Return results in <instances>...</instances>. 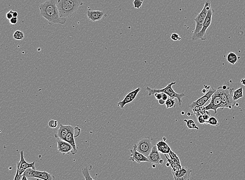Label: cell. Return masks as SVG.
<instances>
[{
  "label": "cell",
  "mask_w": 245,
  "mask_h": 180,
  "mask_svg": "<svg viewBox=\"0 0 245 180\" xmlns=\"http://www.w3.org/2000/svg\"><path fill=\"white\" fill-rule=\"evenodd\" d=\"M187 115L188 116H189V117H190V116H191L192 115V114H191V112H187Z\"/></svg>",
  "instance_id": "cell-44"
},
{
  "label": "cell",
  "mask_w": 245,
  "mask_h": 180,
  "mask_svg": "<svg viewBox=\"0 0 245 180\" xmlns=\"http://www.w3.org/2000/svg\"><path fill=\"white\" fill-rule=\"evenodd\" d=\"M211 8V3L206 2L204 5L203 9L202 10L198 15H197L196 18L194 19V21L196 22V27L193 31V36H195L196 34L198 33L199 32L201 31L208 10H210Z\"/></svg>",
  "instance_id": "cell-5"
},
{
  "label": "cell",
  "mask_w": 245,
  "mask_h": 180,
  "mask_svg": "<svg viewBox=\"0 0 245 180\" xmlns=\"http://www.w3.org/2000/svg\"><path fill=\"white\" fill-rule=\"evenodd\" d=\"M10 21V23L11 24L13 25H15V24H17L18 22V18L17 17H13L12 19L9 20Z\"/></svg>",
  "instance_id": "cell-33"
},
{
  "label": "cell",
  "mask_w": 245,
  "mask_h": 180,
  "mask_svg": "<svg viewBox=\"0 0 245 180\" xmlns=\"http://www.w3.org/2000/svg\"><path fill=\"white\" fill-rule=\"evenodd\" d=\"M144 0H134L133 5L134 8L137 9H140L142 7Z\"/></svg>",
  "instance_id": "cell-28"
},
{
  "label": "cell",
  "mask_w": 245,
  "mask_h": 180,
  "mask_svg": "<svg viewBox=\"0 0 245 180\" xmlns=\"http://www.w3.org/2000/svg\"><path fill=\"white\" fill-rule=\"evenodd\" d=\"M131 155L129 160L132 161H135L138 163L142 162H148L150 163L147 157L144 156L143 154L139 152L137 149V144H134L133 148L130 150Z\"/></svg>",
  "instance_id": "cell-13"
},
{
  "label": "cell",
  "mask_w": 245,
  "mask_h": 180,
  "mask_svg": "<svg viewBox=\"0 0 245 180\" xmlns=\"http://www.w3.org/2000/svg\"><path fill=\"white\" fill-rule=\"evenodd\" d=\"M176 84V82H172L167 85L165 88L159 89H152L149 87H146V90L148 92V95L149 96L154 95L156 93H164L169 96V98H172L173 99L176 98L178 102V105L180 107H181L182 105V98L184 96H186V95L184 93L180 94V93L176 92L174 91V89H172V86Z\"/></svg>",
  "instance_id": "cell-3"
},
{
  "label": "cell",
  "mask_w": 245,
  "mask_h": 180,
  "mask_svg": "<svg viewBox=\"0 0 245 180\" xmlns=\"http://www.w3.org/2000/svg\"><path fill=\"white\" fill-rule=\"evenodd\" d=\"M57 6L62 18L71 17L83 5V0H58Z\"/></svg>",
  "instance_id": "cell-2"
},
{
  "label": "cell",
  "mask_w": 245,
  "mask_h": 180,
  "mask_svg": "<svg viewBox=\"0 0 245 180\" xmlns=\"http://www.w3.org/2000/svg\"><path fill=\"white\" fill-rule=\"evenodd\" d=\"M58 0H47L39 6L40 15L47 20L49 24H65L66 19L62 18L57 6Z\"/></svg>",
  "instance_id": "cell-1"
},
{
  "label": "cell",
  "mask_w": 245,
  "mask_h": 180,
  "mask_svg": "<svg viewBox=\"0 0 245 180\" xmlns=\"http://www.w3.org/2000/svg\"><path fill=\"white\" fill-rule=\"evenodd\" d=\"M170 38L172 41H180L181 39H182V38L180 37L179 34L176 33H172L170 36Z\"/></svg>",
  "instance_id": "cell-30"
},
{
  "label": "cell",
  "mask_w": 245,
  "mask_h": 180,
  "mask_svg": "<svg viewBox=\"0 0 245 180\" xmlns=\"http://www.w3.org/2000/svg\"><path fill=\"white\" fill-rule=\"evenodd\" d=\"M58 121L56 120H50L48 122V126L51 128H56L58 126Z\"/></svg>",
  "instance_id": "cell-29"
},
{
  "label": "cell",
  "mask_w": 245,
  "mask_h": 180,
  "mask_svg": "<svg viewBox=\"0 0 245 180\" xmlns=\"http://www.w3.org/2000/svg\"><path fill=\"white\" fill-rule=\"evenodd\" d=\"M24 175L28 179H39L42 180H54V177L46 171H39L32 168H28L25 171Z\"/></svg>",
  "instance_id": "cell-8"
},
{
  "label": "cell",
  "mask_w": 245,
  "mask_h": 180,
  "mask_svg": "<svg viewBox=\"0 0 245 180\" xmlns=\"http://www.w3.org/2000/svg\"><path fill=\"white\" fill-rule=\"evenodd\" d=\"M213 13V10L212 9V8H211L210 10H208L201 31L199 32L198 33L196 34L195 36H192V40L193 41H196L198 40H201L202 41L206 40V32L209 27L211 26Z\"/></svg>",
  "instance_id": "cell-7"
},
{
  "label": "cell",
  "mask_w": 245,
  "mask_h": 180,
  "mask_svg": "<svg viewBox=\"0 0 245 180\" xmlns=\"http://www.w3.org/2000/svg\"><path fill=\"white\" fill-rule=\"evenodd\" d=\"M20 162L17 163V169L18 170L19 173L20 175H24L25 171L28 168H32L34 170H36L35 167V161L31 163H27L25 159L24 151H22L20 152Z\"/></svg>",
  "instance_id": "cell-11"
},
{
  "label": "cell",
  "mask_w": 245,
  "mask_h": 180,
  "mask_svg": "<svg viewBox=\"0 0 245 180\" xmlns=\"http://www.w3.org/2000/svg\"><path fill=\"white\" fill-rule=\"evenodd\" d=\"M156 145L159 153L165 155L170 153L172 151L169 145L165 141L159 142L156 144Z\"/></svg>",
  "instance_id": "cell-19"
},
{
  "label": "cell",
  "mask_w": 245,
  "mask_h": 180,
  "mask_svg": "<svg viewBox=\"0 0 245 180\" xmlns=\"http://www.w3.org/2000/svg\"><path fill=\"white\" fill-rule=\"evenodd\" d=\"M134 100V98H133L129 93L127 94L126 95L123 100L120 101L118 103L117 105H118V107H120L121 109H123L125 105L127 104H129V103L132 102Z\"/></svg>",
  "instance_id": "cell-20"
},
{
  "label": "cell",
  "mask_w": 245,
  "mask_h": 180,
  "mask_svg": "<svg viewBox=\"0 0 245 180\" xmlns=\"http://www.w3.org/2000/svg\"><path fill=\"white\" fill-rule=\"evenodd\" d=\"M74 128L75 127H73L72 129L70 130V131L69 132V133L67 134L65 139V141L68 142L72 146H73L74 149V155L77 153V149H76V145L75 141V132H74Z\"/></svg>",
  "instance_id": "cell-18"
},
{
  "label": "cell",
  "mask_w": 245,
  "mask_h": 180,
  "mask_svg": "<svg viewBox=\"0 0 245 180\" xmlns=\"http://www.w3.org/2000/svg\"><path fill=\"white\" fill-rule=\"evenodd\" d=\"M191 172V169L183 167L176 170L172 171V174L174 180H190Z\"/></svg>",
  "instance_id": "cell-10"
},
{
  "label": "cell",
  "mask_w": 245,
  "mask_h": 180,
  "mask_svg": "<svg viewBox=\"0 0 245 180\" xmlns=\"http://www.w3.org/2000/svg\"><path fill=\"white\" fill-rule=\"evenodd\" d=\"M18 13L17 12H16V11H14L13 13V17H18Z\"/></svg>",
  "instance_id": "cell-39"
},
{
  "label": "cell",
  "mask_w": 245,
  "mask_h": 180,
  "mask_svg": "<svg viewBox=\"0 0 245 180\" xmlns=\"http://www.w3.org/2000/svg\"><path fill=\"white\" fill-rule=\"evenodd\" d=\"M13 12H14V11H13L12 10H11L10 12H8L7 13V14H6V16L7 19L9 20H10L11 19H12L13 17Z\"/></svg>",
  "instance_id": "cell-34"
},
{
  "label": "cell",
  "mask_w": 245,
  "mask_h": 180,
  "mask_svg": "<svg viewBox=\"0 0 245 180\" xmlns=\"http://www.w3.org/2000/svg\"><path fill=\"white\" fill-rule=\"evenodd\" d=\"M215 89L211 88L210 90H208V92H207L206 93L204 94L202 97L199 98L196 101L192 103L191 104L189 105V108H191V110H192L194 107H196V106H203L204 105H205L206 103L211 99L212 96L213 94L215 92Z\"/></svg>",
  "instance_id": "cell-12"
},
{
  "label": "cell",
  "mask_w": 245,
  "mask_h": 180,
  "mask_svg": "<svg viewBox=\"0 0 245 180\" xmlns=\"http://www.w3.org/2000/svg\"><path fill=\"white\" fill-rule=\"evenodd\" d=\"M181 114H182V115H184L185 113H184V111H182V112H181Z\"/></svg>",
  "instance_id": "cell-46"
},
{
  "label": "cell",
  "mask_w": 245,
  "mask_h": 180,
  "mask_svg": "<svg viewBox=\"0 0 245 180\" xmlns=\"http://www.w3.org/2000/svg\"><path fill=\"white\" fill-rule=\"evenodd\" d=\"M176 100L172 98H168V100H167L165 102V105L166 106V108L167 109L168 108H172V107H175L176 106Z\"/></svg>",
  "instance_id": "cell-26"
},
{
  "label": "cell",
  "mask_w": 245,
  "mask_h": 180,
  "mask_svg": "<svg viewBox=\"0 0 245 180\" xmlns=\"http://www.w3.org/2000/svg\"><path fill=\"white\" fill-rule=\"evenodd\" d=\"M238 56L233 52H230L227 56V61L228 63L234 65L238 62Z\"/></svg>",
  "instance_id": "cell-21"
},
{
  "label": "cell",
  "mask_w": 245,
  "mask_h": 180,
  "mask_svg": "<svg viewBox=\"0 0 245 180\" xmlns=\"http://www.w3.org/2000/svg\"><path fill=\"white\" fill-rule=\"evenodd\" d=\"M233 88H230L228 83L222 85L221 110H224V108L232 110L234 108L236 104V102L233 100Z\"/></svg>",
  "instance_id": "cell-4"
},
{
  "label": "cell",
  "mask_w": 245,
  "mask_h": 180,
  "mask_svg": "<svg viewBox=\"0 0 245 180\" xmlns=\"http://www.w3.org/2000/svg\"><path fill=\"white\" fill-rule=\"evenodd\" d=\"M154 95L155 98H156V99L158 100L162 99V93H156Z\"/></svg>",
  "instance_id": "cell-35"
},
{
  "label": "cell",
  "mask_w": 245,
  "mask_h": 180,
  "mask_svg": "<svg viewBox=\"0 0 245 180\" xmlns=\"http://www.w3.org/2000/svg\"><path fill=\"white\" fill-rule=\"evenodd\" d=\"M244 94H243V88H239L237 89V90L234 91L233 92V100L234 101H236L237 100L240 99L241 98H243Z\"/></svg>",
  "instance_id": "cell-23"
},
{
  "label": "cell",
  "mask_w": 245,
  "mask_h": 180,
  "mask_svg": "<svg viewBox=\"0 0 245 180\" xmlns=\"http://www.w3.org/2000/svg\"><path fill=\"white\" fill-rule=\"evenodd\" d=\"M72 127L70 125H63V124H60V126L59 129L58 130V132L56 134V139H61L63 140H64L65 139L67 134L69 133V132L70 131V130L72 129Z\"/></svg>",
  "instance_id": "cell-17"
},
{
  "label": "cell",
  "mask_w": 245,
  "mask_h": 180,
  "mask_svg": "<svg viewBox=\"0 0 245 180\" xmlns=\"http://www.w3.org/2000/svg\"><path fill=\"white\" fill-rule=\"evenodd\" d=\"M202 93H203L204 94H206V93H207V90L205 88H204L203 89H202Z\"/></svg>",
  "instance_id": "cell-41"
},
{
  "label": "cell",
  "mask_w": 245,
  "mask_h": 180,
  "mask_svg": "<svg viewBox=\"0 0 245 180\" xmlns=\"http://www.w3.org/2000/svg\"><path fill=\"white\" fill-rule=\"evenodd\" d=\"M197 120L199 122L200 124H206V120L204 119L202 115H200L199 116L198 118H197Z\"/></svg>",
  "instance_id": "cell-31"
},
{
  "label": "cell",
  "mask_w": 245,
  "mask_h": 180,
  "mask_svg": "<svg viewBox=\"0 0 245 180\" xmlns=\"http://www.w3.org/2000/svg\"><path fill=\"white\" fill-rule=\"evenodd\" d=\"M202 116H203V117L204 119L206 120V121H208V120L209 119V118H210V114H209L208 112H206V114H204L203 115H202Z\"/></svg>",
  "instance_id": "cell-36"
},
{
  "label": "cell",
  "mask_w": 245,
  "mask_h": 180,
  "mask_svg": "<svg viewBox=\"0 0 245 180\" xmlns=\"http://www.w3.org/2000/svg\"><path fill=\"white\" fill-rule=\"evenodd\" d=\"M105 15L104 13L101 10H95L89 8L87 12V16L88 19L93 22L101 20Z\"/></svg>",
  "instance_id": "cell-16"
},
{
  "label": "cell",
  "mask_w": 245,
  "mask_h": 180,
  "mask_svg": "<svg viewBox=\"0 0 245 180\" xmlns=\"http://www.w3.org/2000/svg\"><path fill=\"white\" fill-rule=\"evenodd\" d=\"M57 145L58 151L59 153L63 154L72 153V155H74L73 146L65 140L57 138Z\"/></svg>",
  "instance_id": "cell-14"
},
{
  "label": "cell",
  "mask_w": 245,
  "mask_h": 180,
  "mask_svg": "<svg viewBox=\"0 0 245 180\" xmlns=\"http://www.w3.org/2000/svg\"><path fill=\"white\" fill-rule=\"evenodd\" d=\"M162 99L163 100H164L166 102L167 100H168V96L166 94H165L164 93H162Z\"/></svg>",
  "instance_id": "cell-37"
},
{
  "label": "cell",
  "mask_w": 245,
  "mask_h": 180,
  "mask_svg": "<svg viewBox=\"0 0 245 180\" xmlns=\"http://www.w3.org/2000/svg\"><path fill=\"white\" fill-rule=\"evenodd\" d=\"M147 158L149 160L150 163L159 165V161L162 159L160 153L158 151L156 145H154L152 148V151L150 153Z\"/></svg>",
  "instance_id": "cell-15"
},
{
  "label": "cell",
  "mask_w": 245,
  "mask_h": 180,
  "mask_svg": "<svg viewBox=\"0 0 245 180\" xmlns=\"http://www.w3.org/2000/svg\"><path fill=\"white\" fill-rule=\"evenodd\" d=\"M152 140L147 137L141 139L137 144V149L146 157H148L152 151Z\"/></svg>",
  "instance_id": "cell-9"
},
{
  "label": "cell",
  "mask_w": 245,
  "mask_h": 180,
  "mask_svg": "<svg viewBox=\"0 0 245 180\" xmlns=\"http://www.w3.org/2000/svg\"><path fill=\"white\" fill-rule=\"evenodd\" d=\"M92 169V167L91 168H89L88 166H86L85 167L82 168V172L83 175V177L85 178V180H96L94 179L93 178L91 177V174L89 172V171Z\"/></svg>",
  "instance_id": "cell-22"
},
{
  "label": "cell",
  "mask_w": 245,
  "mask_h": 180,
  "mask_svg": "<svg viewBox=\"0 0 245 180\" xmlns=\"http://www.w3.org/2000/svg\"><path fill=\"white\" fill-rule=\"evenodd\" d=\"M204 88L206 90H210L211 89V87L210 85H204Z\"/></svg>",
  "instance_id": "cell-40"
},
{
  "label": "cell",
  "mask_w": 245,
  "mask_h": 180,
  "mask_svg": "<svg viewBox=\"0 0 245 180\" xmlns=\"http://www.w3.org/2000/svg\"><path fill=\"white\" fill-rule=\"evenodd\" d=\"M241 83L243 85H245V79H243L241 80Z\"/></svg>",
  "instance_id": "cell-42"
},
{
  "label": "cell",
  "mask_w": 245,
  "mask_h": 180,
  "mask_svg": "<svg viewBox=\"0 0 245 180\" xmlns=\"http://www.w3.org/2000/svg\"><path fill=\"white\" fill-rule=\"evenodd\" d=\"M206 124H210L211 126L218 127L219 126V123H218V120L215 117H211L208 121H206Z\"/></svg>",
  "instance_id": "cell-27"
},
{
  "label": "cell",
  "mask_w": 245,
  "mask_h": 180,
  "mask_svg": "<svg viewBox=\"0 0 245 180\" xmlns=\"http://www.w3.org/2000/svg\"><path fill=\"white\" fill-rule=\"evenodd\" d=\"M184 121L186 122V126L189 129L199 130V127L196 126L195 122L192 119H184Z\"/></svg>",
  "instance_id": "cell-24"
},
{
  "label": "cell",
  "mask_w": 245,
  "mask_h": 180,
  "mask_svg": "<svg viewBox=\"0 0 245 180\" xmlns=\"http://www.w3.org/2000/svg\"><path fill=\"white\" fill-rule=\"evenodd\" d=\"M158 103H159L160 105H164V104H165V101L164 100H163V99H161V100H158Z\"/></svg>",
  "instance_id": "cell-38"
},
{
  "label": "cell",
  "mask_w": 245,
  "mask_h": 180,
  "mask_svg": "<svg viewBox=\"0 0 245 180\" xmlns=\"http://www.w3.org/2000/svg\"><path fill=\"white\" fill-rule=\"evenodd\" d=\"M28 180V179L25 176V175H23V177L22 179V180Z\"/></svg>",
  "instance_id": "cell-43"
},
{
  "label": "cell",
  "mask_w": 245,
  "mask_h": 180,
  "mask_svg": "<svg viewBox=\"0 0 245 180\" xmlns=\"http://www.w3.org/2000/svg\"><path fill=\"white\" fill-rule=\"evenodd\" d=\"M13 38L16 40H23L24 39V33L20 30H17L13 34Z\"/></svg>",
  "instance_id": "cell-25"
},
{
  "label": "cell",
  "mask_w": 245,
  "mask_h": 180,
  "mask_svg": "<svg viewBox=\"0 0 245 180\" xmlns=\"http://www.w3.org/2000/svg\"><path fill=\"white\" fill-rule=\"evenodd\" d=\"M163 163H164V161H163V160L162 159L160 160V161H159V164H163Z\"/></svg>",
  "instance_id": "cell-45"
},
{
  "label": "cell",
  "mask_w": 245,
  "mask_h": 180,
  "mask_svg": "<svg viewBox=\"0 0 245 180\" xmlns=\"http://www.w3.org/2000/svg\"><path fill=\"white\" fill-rule=\"evenodd\" d=\"M23 177V176H22V175H20L18 170L17 169V171H16V174H15L14 180H22V179Z\"/></svg>",
  "instance_id": "cell-32"
},
{
  "label": "cell",
  "mask_w": 245,
  "mask_h": 180,
  "mask_svg": "<svg viewBox=\"0 0 245 180\" xmlns=\"http://www.w3.org/2000/svg\"><path fill=\"white\" fill-rule=\"evenodd\" d=\"M221 91L222 86L219 87L216 89L215 92L211 98V101L208 105H206V110L207 111L213 110L215 114L217 113V110L218 108H221L222 106V100H221Z\"/></svg>",
  "instance_id": "cell-6"
}]
</instances>
